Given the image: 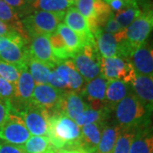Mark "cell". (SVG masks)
Instances as JSON below:
<instances>
[{
	"label": "cell",
	"mask_w": 153,
	"mask_h": 153,
	"mask_svg": "<svg viewBox=\"0 0 153 153\" xmlns=\"http://www.w3.org/2000/svg\"><path fill=\"white\" fill-rule=\"evenodd\" d=\"M109 108L105 107L102 109H92L88 107V109L83 111L80 115H78L74 119L75 123L80 128L82 126L91 124V123H105V118L108 116Z\"/></svg>",
	"instance_id": "cell-28"
},
{
	"label": "cell",
	"mask_w": 153,
	"mask_h": 153,
	"mask_svg": "<svg viewBox=\"0 0 153 153\" xmlns=\"http://www.w3.org/2000/svg\"><path fill=\"white\" fill-rule=\"evenodd\" d=\"M120 131L121 128L117 124H105L103 128L100 140L95 153H112L115 143Z\"/></svg>",
	"instance_id": "cell-24"
},
{
	"label": "cell",
	"mask_w": 153,
	"mask_h": 153,
	"mask_svg": "<svg viewBox=\"0 0 153 153\" xmlns=\"http://www.w3.org/2000/svg\"><path fill=\"white\" fill-rule=\"evenodd\" d=\"M129 60L136 74L153 76V45L146 43L137 48Z\"/></svg>",
	"instance_id": "cell-16"
},
{
	"label": "cell",
	"mask_w": 153,
	"mask_h": 153,
	"mask_svg": "<svg viewBox=\"0 0 153 153\" xmlns=\"http://www.w3.org/2000/svg\"><path fill=\"white\" fill-rule=\"evenodd\" d=\"M136 131L135 128H121L112 153H129Z\"/></svg>",
	"instance_id": "cell-32"
},
{
	"label": "cell",
	"mask_w": 153,
	"mask_h": 153,
	"mask_svg": "<svg viewBox=\"0 0 153 153\" xmlns=\"http://www.w3.org/2000/svg\"><path fill=\"white\" fill-rule=\"evenodd\" d=\"M134 1L135 0H112L108 3V4L111 9V10L113 11V13H117L123 10Z\"/></svg>",
	"instance_id": "cell-40"
},
{
	"label": "cell",
	"mask_w": 153,
	"mask_h": 153,
	"mask_svg": "<svg viewBox=\"0 0 153 153\" xmlns=\"http://www.w3.org/2000/svg\"><path fill=\"white\" fill-rule=\"evenodd\" d=\"M26 153H56L55 149L47 136H31L22 146Z\"/></svg>",
	"instance_id": "cell-25"
},
{
	"label": "cell",
	"mask_w": 153,
	"mask_h": 153,
	"mask_svg": "<svg viewBox=\"0 0 153 153\" xmlns=\"http://www.w3.org/2000/svg\"><path fill=\"white\" fill-rule=\"evenodd\" d=\"M63 93L49 84H38L34 87L33 94V103L41 106L49 112L55 111Z\"/></svg>",
	"instance_id": "cell-15"
},
{
	"label": "cell",
	"mask_w": 153,
	"mask_h": 153,
	"mask_svg": "<svg viewBox=\"0 0 153 153\" xmlns=\"http://www.w3.org/2000/svg\"><path fill=\"white\" fill-rule=\"evenodd\" d=\"M133 93L146 107L153 111V76L136 74L131 83Z\"/></svg>",
	"instance_id": "cell-20"
},
{
	"label": "cell",
	"mask_w": 153,
	"mask_h": 153,
	"mask_svg": "<svg viewBox=\"0 0 153 153\" xmlns=\"http://www.w3.org/2000/svg\"><path fill=\"white\" fill-rule=\"evenodd\" d=\"M115 119L121 128L138 129L149 124L152 111L138 99L134 94L130 93L114 107Z\"/></svg>",
	"instance_id": "cell-1"
},
{
	"label": "cell",
	"mask_w": 153,
	"mask_h": 153,
	"mask_svg": "<svg viewBox=\"0 0 153 153\" xmlns=\"http://www.w3.org/2000/svg\"><path fill=\"white\" fill-rule=\"evenodd\" d=\"M56 153H85L78 149H61L57 150Z\"/></svg>",
	"instance_id": "cell-42"
},
{
	"label": "cell",
	"mask_w": 153,
	"mask_h": 153,
	"mask_svg": "<svg viewBox=\"0 0 153 153\" xmlns=\"http://www.w3.org/2000/svg\"><path fill=\"white\" fill-rule=\"evenodd\" d=\"M105 125V123H100L82 126L81 128V137L77 149L85 153L95 152Z\"/></svg>",
	"instance_id": "cell-18"
},
{
	"label": "cell",
	"mask_w": 153,
	"mask_h": 153,
	"mask_svg": "<svg viewBox=\"0 0 153 153\" xmlns=\"http://www.w3.org/2000/svg\"><path fill=\"white\" fill-rule=\"evenodd\" d=\"M65 15L66 13L33 11L22 19V23L30 38L38 35L49 36L56 32L58 26L64 21Z\"/></svg>",
	"instance_id": "cell-3"
},
{
	"label": "cell",
	"mask_w": 153,
	"mask_h": 153,
	"mask_svg": "<svg viewBox=\"0 0 153 153\" xmlns=\"http://www.w3.org/2000/svg\"><path fill=\"white\" fill-rule=\"evenodd\" d=\"M94 153H95V152H94Z\"/></svg>",
	"instance_id": "cell-47"
},
{
	"label": "cell",
	"mask_w": 153,
	"mask_h": 153,
	"mask_svg": "<svg viewBox=\"0 0 153 153\" xmlns=\"http://www.w3.org/2000/svg\"><path fill=\"white\" fill-rule=\"evenodd\" d=\"M11 109H12V105L10 100L0 98V128L9 117Z\"/></svg>",
	"instance_id": "cell-37"
},
{
	"label": "cell",
	"mask_w": 153,
	"mask_h": 153,
	"mask_svg": "<svg viewBox=\"0 0 153 153\" xmlns=\"http://www.w3.org/2000/svg\"><path fill=\"white\" fill-rule=\"evenodd\" d=\"M15 33H17L15 32L11 27H10L8 25H6L4 22L0 21V38L4 37H9Z\"/></svg>",
	"instance_id": "cell-41"
},
{
	"label": "cell",
	"mask_w": 153,
	"mask_h": 153,
	"mask_svg": "<svg viewBox=\"0 0 153 153\" xmlns=\"http://www.w3.org/2000/svg\"><path fill=\"white\" fill-rule=\"evenodd\" d=\"M18 114L22 117L31 134L48 137L50 122V113L48 111L31 102L25 105Z\"/></svg>",
	"instance_id": "cell-7"
},
{
	"label": "cell",
	"mask_w": 153,
	"mask_h": 153,
	"mask_svg": "<svg viewBox=\"0 0 153 153\" xmlns=\"http://www.w3.org/2000/svg\"><path fill=\"white\" fill-rule=\"evenodd\" d=\"M15 96V85L0 76V98L12 101Z\"/></svg>",
	"instance_id": "cell-35"
},
{
	"label": "cell",
	"mask_w": 153,
	"mask_h": 153,
	"mask_svg": "<svg viewBox=\"0 0 153 153\" xmlns=\"http://www.w3.org/2000/svg\"><path fill=\"white\" fill-rule=\"evenodd\" d=\"M103 1H105V3H107V4H108L109 2H111V1H112V0H103Z\"/></svg>",
	"instance_id": "cell-46"
},
{
	"label": "cell",
	"mask_w": 153,
	"mask_h": 153,
	"mask_svg": "<svg viewBox=\"0 0 153 153\" xmlns=\"http://www.w3.org/2000/svg\"><path fill=\"white\" fill-rule=\"evenodd\" d=\"M64 24L71 29L77 36L81 38L84 46L96 45L95 39L90 30L87 20L76 10V8L72 7L66 12L64 17Z\"/></svg>",
	"instance_id": "cell-11"
},
{
	"label": "cell",
	"mask_w": 153,
	"mask_h": 153,
	"mask_svg": "<svg viewBox=\"0 0 153 153\" xmlns=\"http://www.w3.org/2000/svg\"><path fill=\"white\" fill-rule=\"evenodd\" d=\"M100 74L107 81L119 80L130 85L136 76L130 60L120 57H101Z\"/></svg>",
	"instance_id": "cell-5"
},
{
	"label": "cell",
	"mask_w": 153,
	"mask_h": 153,
	"mask_svg": "<svg viewBox=\"0 0 153 153\" xmlns=\"http://www.w3.org/2000/svg\"><path fill=\"white\" fill-rule=\"evenodd\" d=\"M55 71L67 86L69 92L81 93L85 86V80L76 71L72 60H66L60 61L55 66Z\"/></svg>",
	"instance_id": "cell-13"
},
{
	"label": "cell",
	"mask_w": 153,
	"mask_h": 153,
	"mask_svg": "<svg viewBox=\"0 0 153 153\" xmlns=\"http://www.w3.org/2000/svg\"><path fill=\"white\" fill-rule=\"evenodd\" d=\"M100 59L96 45H90L76 52L71 60L76 71L88 82L100 75Z\"/></svg>",
	"instance_id": "cell-6"
},
{
	"label": "cell",
	"mask_w": 153,
	"mask_h": 153,
	"mask_svg": "<svg viewBox=\"0 0 153 153\" xmlns=\"http://www.w3.org/2000/svg\"><path fill=\"white\" fill-rule=\"evenodd\" d=\"M152 31L153 15L147 11H142L141 15L124 29L126 43L134 51L146 43Z\"/></svg>",
	"instance_id": "cell-8"
},
{
	"label": "cell",
	"mask_w": 153,
	"mask_h": 153,
	"mask_svg": "<svg viewBox=\"0 0 153 153\" xmlns=\"http://www.w3.org/2000/svg\"><path fill=\"white\" fill-rule=\"evenodd\" d=\"M102 31L105 33H111V34H115V33H117L123 31V29L118 25V23L115 21L114 13L111 16L108 21L105 24V26L102 28Z\"/></svg>",
	"instance_id": "cell-38"
},
{
	"label": "cell",
	"mask_w": 153,
	"mask_h": 153,
	"mask_svg": "<svg viewBox=\"0 0 153 153\" xmlns=\"http://www.w3.org/2000/svg\"><path fill=\"white\" fill-rule=\"evenodd\" d=\"M27 66L34 82H36V85L48 83L49 76L52 71L51 67L45 65L43 62L33 59L31 56L28 59Z\"/></svg>",
	"instance_id": "cell-27"
},
{
	"label": "cell",
	"mask_w": 153,
	"mask_h": 153,
	"mask_svg": "<svg viewBox=\"0 0 153 153\" xmlns=\"http://www.w3.org/2000/svg\"><path fill=\"white\" fill-rule=\"evenodd\" d=\"M107 83L108 81L100 74L85 84L82 93L90 102V108L99 110L107 107L105 105Z\"/></svg>",
	"instance_id": "cell-14"
},
{
	"label": "cell",
	"mask_w": 153,
	"mask_h": 153,
	"mask_svg": "<svg viewBox=\"0 0 153 153\" xmlns=\"http://www.w3.org/2000/svg\"><path fill=\"white\" fill-rule=\"evenodd\" d=\"M130 84L119 80L108 81L105 92V105L110 110L113 111L116 105L132 93Z\"/></svg>",
	"instance_id": "cell-21"
},
{
	"label": "cell",
	"mask_w": 153,
	"mask_h": 153,
	"mask_svg": "<svg viewBox=\"0 0 153 153\" xmlns=\"http://www.w3.org/2000/svg\"><path fill=\"white\" fill-rule=\"evenodd\" d=\"M73 5L68 0H36L31 6L32 11L66 13Z\"/></svg>",
	"instance_id": "cell-26"
},
{
	"label": "cell",
	"mask_w": 153,
	"mask_h": 153,
	"mask_svg": "<svg viewBox=\"0 0 153 153\" xmlns=\"http://www.w3.org/2000/svg\"><path fill=\"white\" fill-rule=\"evenodd\" d=\"M56 32L60 34L63 41L65 42L67 49H69L72 55H75L76 52H78L84 47L81 38L64 23H60L57 27Z\"/></svg>",
	"instance_id": "cell-29"
},
{
	"label": "cell",
	"mask_w": 153,
	"mask_h": 153,
	"mask_svg": "<svg viewBox=\"0 0 153 153\" xmlns=\"http://www.w3.org/2000/svg\"><path fill=\"white\" fill-rule=\"evenodd\" d=\"M129 153H153V126L147 124L137 129Z\"/></svg>",
	"instance_id": "cell-22"
},
{
	"label": "cell",
	"mask_w": 153,
	"mask_h": 153,
	"mask_svg": "<svg viewBox=\"0 0 153 153\" xmlns=\"http://www.w3.org/2000/svg\"><path fill=\"white\" fill-rule=\"evenodd\" d=\"M81 137V128L75 121L61 113L50 114L48 138L56 150L77 149Z\"/></svg>",
	"instance_id": "cell-2"
},
{
	"label": "cell",
	"mask_w": 153,
	"mask_h": 153,
	"mask_svg": "<svg viewBox=\"0 0 153 153\" xmlns=\"http://www.w3.org/2000/svg\"><path fill=\"white\" fill-rule=\"evenodd\" d=\"M35 1H36V0H24V2L26 3V4H27V6H29L30 8H31L32 4H33Z\"/></svg>",
	"instance_id": "cell-44"
},
{
	"label": "cell",
	"mask_w": 153,
	"mask_h": 153,
	"mask_svg": "<svg viewBox=\"0 0 153 153\" xmlns=\"http://www.w3.org/2000/svg\"><path fill=\"white\" fill-rule=\"evenodd\" d=\"M90 107L79 94L74 92L63 93L58 106L54 113H61L71 119H75L83 111Z\"/></svg>",
	"instance_id": "cell-17"
},
{
	"label": "cell",
	"mask_w": 153,
	"mask_h": 153,
	"mask_svg": "<svg viewBox=\"0 0 153 153\" xmlns=\"http://www.w3.org/2000/svg\"><path fill=\"white\" fill-rule=\"evenodd\" d=\"M28 49L29 55L32 58L43 62L52 69L60 62L53 54L49 36L38 35L31 38L28 44Z\"/></svg>",
	"instance_id": "cell-12"
},
{
	"label": "cell",
	"mask_w": 153,
	"mask_h": 153,
	"mask_svg": "<svg viewBox=\"0 0 153 153\" xmlns=\"http://www.w3.org/2000/svg\"><path fill=\"white\" fill-rule=\"evenodd\" d=\"M20 76V68L0 60V76L4 80L16 85Z\"/></svg>",
	"instance_id": "cell-33"
},
{
	"label": "cell",
	"mask_w": 153,
	"mask_h": 153,
	"mask_svg": "<svg viewBox=\"0 0 153 153\" xmlns=\"http://www.w3.org/2000/svg\"><path fill=\"white\" fill-rule=\"evenodd\" d=\"M0 153H26L22 146L11 145L0 140Z\"/></svg>",
	"instance_id": "cell-39"
},
{
	"label": "cell",
	"mask_w": 153,
	"mask_h": 153,
	"mask_svg": "<svg viewBox=\"0 0 153 153\" xmlns=\"http://www.w3.org/2000/svg\"><path fill=\"white\" fill-rule=\"evenodd\" d=\"M4 1L16 12V14L21 19L25 18L33 13L31 8L26 4L24 0H4Z\"/></svg>",
	"instance_id": "cell-34"
},
{
	"label": "cell",
	"mask_w": 153,
	"mask_h": 153,
	"mask_svg": "<svg viewBox=\"0 0 153 153\" xmlns=\"http://www.w3.org/2000/svg\"><path fill=\"white\" fill-rule=\"evenodd\" d=\"M71 4H75V3H76L78 0H68Z\"/></svg>",
	"instance_id": "cell-45"
},
{
	"label": "cell",
	"mask_w": 153,
	"mask_h": 153,
	"mask_svg": "<svg viewBox=\"0 0 153 153\" xmlns=\"http://www.w3.org/2000/svg\"><path fill=\"white\" fill-rule=\"evenodd\" d=\"M31 137L24 121L18 113L10 111L0 128V140L11 145L22 146Z\"/></svg>",
	"instance_id": "cell-9"
},
{
	"label": "cell",
	"mask_w": 153,
	"mask_h": 153,
	"mask_svg": "<svg viewBox=\"0 0 153 153\" xmlns=\"http://www.w3.org/2000/svg\"><path fill=\"white\" fill-rule=\"evenodd\" d=\"M34 87L35 82L28 71L27 66H22V68H20V76L15 85L14 99L25 105L31 103L33 101Z\"/></svg>",
	"instance_id": "cell-19"
},
{
	"label": "cell",
	"mask_w": 153,
	"mask_h": 153,
	"mask_svg": "<svg viewBox=\"0 0 153 153\" xmlns=\"http://www.w3.org/2000/svg\"><path fill=\"white\" fill-rule=\"evenodd\" d=\"M0 21L4 22L22 37L30 40L23 26L22 20L17 15L16 12L10 6L8 5L4 0H0Z\"/></svg>",
	"instance_id": "cell-23"
},
{
	"label": "cell",
	"mask_w": 153,
	"mask_h": 153,
	"mask_svg": "<svg viewBox=\"0 0 153 153\" xmlns=\"http://www.w3.org/2000/svg\"><path fill=\"white\" fill-rule=\"evenodd\" d=\"M142 11H147L153 15V0H150L146 5L141 9Z\"/></svg>",
	"instance_id": "cell-43"
},
{
	"label": "cell",
	"mask_w": 153,
	"mask_h": 153,
	"mask_svg": "<svg viewBox=\"0 0 153 153\" xmlns=\"http://www.w3.org/2000/svg\"><path fill=\"white\" fill-rule=\"evenodd\" d=\"M49 39L53 54L59 61L69 60L70 58H72L73 55L69 51V49H67L65 42L57 32H55L51 35H49Z\"/></svg>",
	"instance_id": "cell-31"
},
{
	"label": "cell",
	"mask_w": 153,
	"mask_h": 153,
	"mask_svg": "<svg viewBox=\"0 0 153 153\" xmlns=\"http://www.w3.org/2000/svg\"><path fill=\"white\" fill-rule=\"evenodd\" d=\"M94 37L95 39L97 50L101 57L130 58L133 51L128 46L126 41L120 43L116 39L113 34L105 33L100 29L94 33Z\"/></svg>",
	"instance_id": "cell-10"
},
{
	"label": "cell",
	"mask_w": 153,
	"mask_h": 153,
	"mask_svg": "<svg viewBox=\"0 0 153 153\" xmlns=\"http://www.w3.org/2000/svg\"><path fill=\"white\" fill-rule=\"evenodd\" d=\"M29 41L18 33L0 38V60L19 68L27 66L30 57Z\"/></svg>",
	"instance_id": "cell-4"
},
{
	"label": "cell",
	"mask_w": 153,
	"mask_h": 153,
	"mask_svg": "<svg viewBox=\"0 0 153 153\" xmlns=\"http://www.w3.org/2000/svg\"><path fill=\"white\" fill-rule=\"evenodd\" d=\"M48 82L50 86L55 88L56 89L62 91V92H69L67 86L65 82H63V80L60 77V76L57 74V72L55 71V69H52L51 73L49 76V80Z\"/></svg>",
	"instance_id": "cell-36"
},
{
	"label": "cell",
	"mask_w": 153,
	"mask_h": 153,
	"mask_svg": "<svg viewBox=\"0 0 153 153\" xmlns=\"http://www.w3.org/2000/svg\"><path fill=\"white\" fill-rule=\"evenodd\" d=\"M142 13L141 9L138 5L136 1L133 2L131 4L126 7L123 10L114 13V19L118 23L121 28L124 30L128 27L137 17H139Z\"/></svg>",
	"instance_id": "cell-30"
}]
</instances>
